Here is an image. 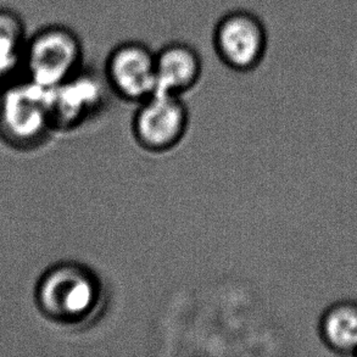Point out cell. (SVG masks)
Listing matches in <instances>:
<instances>
[{"label": "cell", "mask_w": 357, "mask_h": 357, "mask_svg": "<svg viewBox=\"0 0 357 357\" xmlns=\"http://www.w3.org/2000/svg\"><path fill=\"white\" fill-rule=\"evenodd\" d=\"M39 309L52 319L76 324L87 319L99 303V282L91 271L75 264L53 267L37 287Z\"/></svg>", "instance_id": "obj_2"}, {"label": "cell", "mask_w": 357, "mask_h": 357, "mask_svg": "<svg viewBox=\"0 0 357 357\" xmlns=\"http://www.w3.org/2000/svg\"><path fill=\"white\" fill-rule=\"evenodd\" d=\"M21 68L27 81L53 89L84 68L79 34L65 24H47L29 36Z\"/></svg>", "instance_id": "obj_1"}, {"label": "cell", "mask_w": 357, "mask_h": 357, "mask_svg": "<svg viewBox=\"0 0 357 357\" xmlns=\"http://www.w3.org/2000/svg\"><path fill=\"white\" fill-rule=\"evenodd\" d=\"M102 76L116 96L139 104L158 92L155 50L139 40L119 43L107 54Z\"/></svg>", "instance_id": "obj_4"}, {"label": "cell", "mask_w": 357, "mask_h": 357, "mask_svg": "<svg viewBox=\"0 0 357 357\" xmlns=\"http://www.w3.org/2000/svg\"><path fill=\"white\" fill-rule=\"evenodd\" d=\"M158 92L182 96L198 84L203 76V58L193 45L169 42L155 52Z\"/></svg>", "instance_id": "obj_8"}, {"label": "cell", "mask_w": 357, "mask_h": 357, "mask_svg": "<svg viewBox=\"0 0 357 357\" xmlns=\"http://www.w3.org/2000/svg\"><path fill=\"white\" fill-rule=\"evenodd\" d=\"M213 47L225 66L236 73H250L265 59L268 32L264 21L254 13L231 10L213 27Z\"/></svg>", "instance_id": "obj_3"}, {"label": "cell", "mask_w": 357, "mask_h": 357, "mask_svg": "<svg viewBox=\"0 0 357 357\" xmlns=\"http://www.w3.org/2000/svg\"><path fill=\"white\" fill-rule=\"evenodd\" d=\"M104 83L86 68L58 87L49 89L53 128H71L81 123L102 104Z\"/></svg>", "instance_id": "obj_7"}, {"label": "cell", "mask_w": 357, "mask_h": 357, "mask_svg": "<svg viewBox=\"0 0 357 357\" xmlns=\"http://www.w3.org/2000/svg\"><path fill=\"white\" fill-rule=\"evenodd\" d=\"M50 128L49 89L26 81L5 93L0 102V130L11 143H38Z\"/></svg>", "instance_id": "obj_5"}, {"label": "cell", "mask_w": 357, "mask_h": 357, "mask_svg": "<svg viewBox=\"0 0 357 357\" xmlns=\"http://www.w3.org/2000/svg\"><path fill=\"white\" fill-rule=\"evenodd\" d=\"M319 334L324 344L335 353L356 355V301H339L326 310L319 321Z\"/></svg>", "instance_id": "obj_9"}, {"label": "cell", "mask_w": 357, "mask_h": 357, "mask_svg": "<svg viewBox=\"0 0 357 357\" xmlns=\"http://www.w3.org/2000/svg\"><path fill=\"white\" fill-rule=\"evenodd\" d=\"M355 356H357V353H356V355H355Z\"/></svg>", "instance_id": "obj_11"}, {"label": "cell", "mask_w": 357, "mask_h": 357, "mask_svg": "<svg viewBox=\"0 0 357 357\" xmlns=\"http://www.w3.org/2000/svg\"><path fill=\"white\" fill-rule=\"evenodd\" d=\"M138 105L133 133L143 148L165 151L178 144L189 122L188 110L179 96L156 92Z\"/></svg>", "instance_id": "obj_6"}, {"label": "cell", "mask_w": 357, "mask_h": 357, "mask_svg": "<svg viewBox=\"0 0 357 357\" xmlns=\"http://www.w3.org/2000/svg\"><path fill=\"white\" fill-rule=\"evenodd\" d=\"M29 39L24 20L10 9H0V79L21 68Z\"/></svg>", "instance_id": "obj_10"}]
</instances>
